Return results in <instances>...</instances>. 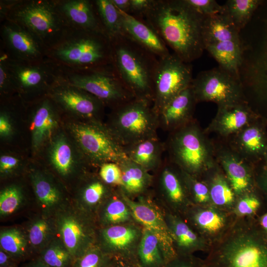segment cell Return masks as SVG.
Instances as JSON below:
<instances>
[{
    "mask_svg": "<svg viewBox=\"0 0 267 267\" xmlns=\"http://www.w3.org/2000/svg\"><path fill=\"white\" fill-rule=\"evenodd\" d=\"M204 17L184 0H152L140 19L151 27L184 62L200 57L204 46L202 27Z\"/></svg>",
    "mask_w": 267,
    "mask_h": 267,
    "instance_id": "cell-1",
    "label": "cell"
},
{
    "mask_svg": "<svg viewBox=\"0 0 267 267\" xmlns=\"http://www.w3.org/2000/svg\"><path fill=\"white\" fill-rule=\"evenodd\" d=\"M207 253L205 267H267V236L257 218L236 217Z\"/></svg>",
    "mask_w": 267,
    "mask_h": 267,
    "instance_id": "cell-2",
    "label": "cell"
},
{
    "mask_svg": "<svg viewBox=\"0 0 267 267\" xmlns=\"http://www.w3.org/2000/svg\"><path fill=\"white\" fill-rule=\"evenodd\" d=\"M46 57L61 70L82 72L113 68L110 37L102 31L69 28L46 49Z\"/></svg>",
    "mask_w": 267,
    "mask_h": 267,
    "instance_id": "cell-3",
    "label": "cell"
},
{
    "mask_svg": "<svg viewBox=\"0 0 267 267\" xmlns=\"http://www.w3.org/2000/svg\"><path fill=\"white\" fill-rule=\"evenodd\" d=\"M113 67L135 98L152 103L159 58L124 34L111 38Z\"/></svg>",
    "mask_w": 267,
    "mask_h": 267,
    "instance_id": "cell-4",
    "label": "cell"
},
{
    "mask_svg": "<svg viewBox=\"0 0 267 267\" xmlns=\"http://www.w3.org/2000/svg\"><path fill=\"white\" fill-rule=\"evenodd\" d=\"M0 21L7 19L36 36L46 48L69 28L55 0H1Z\"/></svg>",
    "mask_w": 267,
    "mask_h": 267,
    "instance_id": "cell-5",
    "label": "cell"
},
{
    "mask_svg": "<svg viewBox=\"0 0 267 267\" xmlns=\"http://www.w3.org/2000/svg\"><path fill=\"white\" fill-rule=\"evenodd\" d=\"M165 144L169 160L198 178L217 164L214 139L195 119L170 133Z\"/></svg>",
    "mask_w": 267,
    "mask_h": 267,
    "instance_id": "cell-6",
    "label": "cell"
},
{
    "mask_svg": "<svg viewBox=\"0 0 267 267\" xmlns=\"http://www.w3.org/2000/svg\"><path fill=\"white\" fill-rule=\"evenodd\" d=\"M257 33L239 70L246 100L267 121V15L259 19Z\"/></svg>",
    "mask_w": 267,
    "mask_h": 267,
    "instance_id": "cell-7",
    "label": "cell"
},
{
    "mask_svg": "<svg viewBox=\"0 0 267 267\" xmlns=\"http://www.w3.org/2000/svg\"><path fill=\"white\" fill-rule=\"evenodd\" d=\"M111 124L108 127L124 146L158 136V115L152 103L134 98L113 109Z\"/></svg>",
    "mask_w": 267,
    "mask_h": 267,
    "instance_id": "cell-8",
    "label": "cell"
},
{
    "mask_svg": "<svg viewBox=\"0 0 267 267\" xmlns=\"http://www.w3.org/2000/svg\"><path fill=\"white\" fill-rule=\"evenodd\" d=\"M62 71V78L71 85L93 95L113 109L135 98L115 71L104 70Z\"/></svg>",
    "mask_w": 267,
    "mask_h": 267,
    "instance_id": "cell-9",
    "label": "cell"
},
{
    "mask_svg": "<svg viewBox=\"0 0 267 267\" xmlns=\"http://www.w3.org/2000/svg\"><path fill=\"white\" fill-rule=\"evenodd\" d=\"M196 100L218 106L247 102L240 76L219 66L199 73L191 84Z\"/></svg>",
    "mask_w": 267,
    "mask_h": 267,
    "instance_id": "cell-10",
    "label": "cell"
},
{
    "mask_svg": "<svg viewBox=\"0 0 267 267\" xmlns=\"http://www.w3.org/2000/svg\"><path fill=\"white\" fill-rule=\"evenodd\" d=\"M72 131L82 151L92 162L119 164L128 158L124 147L109 128L94 119L74 124Z\"/></svg>",
    "mask_w": 267,
    "mask_h": 267,
    "instance_id": "cell-11",
    "label": "cell"
},
{
    "mask_svg": "<svg viewBox=\"0 0 267 267\" xmlns=\"http://www.w3.org/2000/svg\"><path fill=\"white\" fill-rule=\"evenodd\" d=\"M55 221L59 238L74 260L96 243L98 225L94 215L81 208L58 211Z\"/></svg>",
    "mask_w": 267,
    "mask_h": 267,
    "instance_id": "cell-12",
    "label": "cell"
},
{
    "mask_svg": "<svg viewBox=\"0 0 267 267\" xmlns=\"http://www.w3.org/2000/svg\"><path fill=\"white\" fill-rule=\"evenodd\" d=\"M193 79L191 64L175 53L159 59L152 101L153 110L158 117L171 100L191 85Z\"/></svg>",
    "mask_w": 267,
    "mask_h": 267,
    "instance_id": "cell-13",
    "label": "cell"
},
{
    "mask_svg": "<svg viewBox=\"0 0 267 267\" xmlns=\"http://www.w3.org/2000/svg\"><path fill=\"white\" fill-rule=\"evenodd\" d=\"M0 51L15 90L21 93L45 91L48 94L62 76L60 68L47 58L38 62L20 61L9 57L1 48Z\"/></svg>",
    "mask_w": 267,
    "mask_h": 267,
    "instance_id": "cell-14",
    "label": "cell"
},
{
    "mask_svg": "<svg viewBox=\"0 0 267 267\" xmlns=\"http://www.w3.org/2000/svg\"><path fill=\"white\" fill-rule=\"evenodd\" d=\"M152 194L160 206L182 216L191 203L181 170L168 159L153 173Z\"/></svg>",
    "mask_w": 267,
    "mask_h": 267,
    "instance_id": "cell-15",
    "label": "cell"
},
{
    "mask_svg": "<svg viewBox=\"0 0 267 267\" xmlns=\"http://www.w3.org/2000/svg\"><path fill=\"white\" fill-rule=\"evenodd\" d=\"M120 192L135 221L158 238L166 263L176 257L177 254L162 210L153 198L152 191L135 200L129 198Z\"/></svg>",
    "mask_w": 267,
    "mask_h": 267,
    "instance_id": "cell-16",
    "label": "cell"
},
{
    "mask_svg": "<svg viewBox=\"0 0 267 267\" xmlns=\"http://www.w3.org/2000/svg\"><path fill=\"white\" fill-rule=\"evenodd\" d=\"M143 231L135 221L98 227L95 244L113 258L138 265L137 253Z\"/></svg>",
    "mask_w": 267,
    "mask_h": 267,
    "instance_id": "cell-17",
    "label": "cell"
},
{
    "mask_svg": "<svg viewBox=\"0 0 267 267\" xmlns=\"http://www.w3.org/2000/svg\"><path fill=\"white\" fill-rule=\"evenodd\" d=\"M216 161L237 197L255 189L256 166L242 158L224 139H214Z\"/></svg>",
    "mask_w": 267,
    "mask_h": 267,
    "instance_id": "cell-18",
    "label": "cell"
},
{
    "mask_svg": "<svg viewBox=\"0 0 267 267\" xmlns=\"http://www.w3.org/2000/svg\"><path fill=\"white\" fill-rule=\"evenodd\" d=\"M0 21V48L9 57L27 62L47 59V48L36 36L12 21Z\"/></svg>",
    "mask_w": 267,
    "mask_h": 267,
    "instance_id": "cell-19",
    "label": "cell"
},
{
    "mask_svg": "<svg viewBox=\"0 0 267 267\" xmlns=\"http://www.w3.org/2000/svg\"><path fill=\"white\" fill-rule=\"evenodd\" d=\"M182 217L210 245L224 235L236 218L232 213L212 205L202 206L193 204Z\"/></svg>",
    "mask_w": 267,
    "mask_h": 267,
    "instance_id": "cell-20",
    "label": "cell"
},
{
    "mask_svg": "<svg viewBox=\"0 0 267 267\" xmlns=\"http://www.w3.org/2000/svg\"><path fill=\"white\" fill-rule=\"evenodd\" d=\"M47 95L65 110L89 120L94 119L104 105L97 98L71 85L62 77Z\"/></svg>",
    "mask_w": 267,
    "mask_h": 267,
    "instance_id": "cell-21",
    "label": "cell"
},
{
    "mask_svg": "<svg viewBox=\"0 0 267 267\" xmlns=\"http://www.w3.org/2000/svg\"><path fill=\"white\" fill-rule=\"evenodd\" d=\"M223 139L242 158L256 166L263 162L267 146V121L260 117Z\"/></svg>",
    "mask_w": 267,
    "mask_h": 267,
    "instance_id": "cell-22",
    "label": "cell"
},
{
    "mask_svg": "<svg viewBox=\"0 0 267 267\" xmlns=\"http://www.w3.org/2000/svg\"><path fill=\"white\" fill-rule=\"evenodd\" d=\"M260 117L247 102L218 106L216 116L204 131L226 139Z\"/></svg>",
    "mask_w": 267,
    "mask_h": 267,
    "instance_id": "cell-23",
    "label": "cell"
},
{
    "mask_svg": "<svg viewBox=\"0 0 267 267\" xmlns=\"http://www.w3.org/2000/svg\"><path fill=\"white\" fill-rule=\"evenodd\" d=\"M159 205L162 210L177 255H192L197 251H209L210 244L182 216Z\"/></svg>",
    "mask_w": 267,
    "mask_h": 267,
    "instance_id": "cell-24",
    "label": "cell"
},
{
    "mask_svg": "<svg viewBox=\"0 0 267 267\" xmlns=\"http://www.w3.org/2000/svg\"><path fill=\"white\" fill-rule=\"evenodd\" d=\"M197 103L190 85L162 109L158 115L159 128L170 133L192 121Z\"/></svg>",
    "mask_w": 267,
    "mask_h": 267,
    "instance_id": "cell-25",
    "label": "cell"
},
{
    "mask_svg": "<svg viewBox=\"0 0 267 267\" xmlns=\"http://www.w3.org/2000/svg\"><path fill=\"white\" fill-rule=\"evenodd\" d=\"M119 10L125 35L159 59L170 54L163 40L144 21L132 14Z\"/></svg>",
    "mask_w": 267,
    "mask_h": 267,
    "instance_id": "cell-26",
    "label": "cell"
},
{
    "mask_svg": "<svg viewBox=\"0 0 267 267\" xmlns=\"http://www.w3.org/2000/svg\"><path fill=\"white\" fill-rule=\"evenodd\" d=\"M55 1L69 28L105 32L93 0H55Z\"/></svg>",
    "mask_w": 267,
    "mask_h": 267,
    "instance_id": "cell-27",
    "label": "cell"
},
{
    "mask_svg": "<svg viewBox=\"0 0 267 267\" xmlns=\"http://www.w3.org/2000/svg\"><path fill=\"white\" fill-rule=\"evenodd\" d=\"M122 171V186L118 188L125 196L135 200L149 194L153 175L129 158L119 164Z\"/></svg>",
    "mask_w": 267,
    "mask_h": 267,
    "instance_id": "cell-28",
    "label": "cell"
},
{
    "mask_svg": "<svg viewBox=\"0 0 267 267\" xmlns=\"http://www.w3.org/2000/svg\"><path fill=\"white\" fill-rule=\"evenodd\" d=\"M201 179L208 187L211 205L232 213L237 197L218 163Z\"/></svg>",
    "mask_w": 267,
    "mask_h": 267,
    "instance_id": "cell-29",
    "label": "cell"
},
{
    "mask_svg": "<svg viewBox=\"0 0 267 267\" xmlns=\"http://www.w3.org/2000/svg\"><path fill=\"white\" fill-rule=\"evenodd\" d=\"M239 32L225 8L222 12L204 17L202 27L204 49L208 45L225 41L240 42Z\"/></svg>",
    "mask_w": 267,
    "mask_h": 267,
    "instance_id": "cell-30",
    "label": "cell"
},
{
    "mask_svg": "<svg viewBox=\"0 0 267 267\" xmlns=\"http://www.w3.org/2000/svg\"><path fill=\"white\" fill-rule=\"evenodd\" d=\"M124 148L129 159L150 173H154L161 166L166 150L165 142L158 136L125 146Z\"/></svg>",
    "mask_w": 267,
    "mask_h": 267,
    "instance_id": "cell-31",
    "label": "cell"
},
{
    "mask_svg": "<svg viewBox=\"0 0 267 267\" xmlns=\"http://www.w3.org/2000/svg\"><path fill=\"white\" fill-rule=\"evenodd\" d=\"M37 105L31 127L33 145L36 148L50 136L56 126L55 101L47 95Z\"/></svg>",
    "mask_w": 267,
    "mask_h": 267,
    "instance_id": "cell-32",
    "label": "cell"
},
{
    "mask_svg": "<svg viewBox=\"0 0 267 267\" xmlns=\"http://www.w3.org/2000/svg\"><path fill=\"white\" fill-rule=\"evenodd\" d=\"M98 227L134 222L131 211L117 188L95 215Z\"/></svg>",
    "mask_w": 267,
    "mask_h": 267,
    "instance_id": "cell-33",
    "label": "cell"
},
{
    "mask_svg": "<svg viewBox=\"0 0 267 267\" xmlns=\"http://www.w3.org/2000/svg\"><path fill=\"white\" fill-rule=\"evenodd\" d=\"M205 49L215 59L220 67L239 76V70L243 61L241 42L218 43L206 46Z\"/></svg>",
    "mask_w": 267,
    "mask_h": 267,
    "instance_id": "cell-34",
    "label": "cell"
},
{
    "mask_svg": "<svg viewBox=\"0 0 267 267\" xmlns=\"http://www.w3.org/2000/svg\"><path fill=\"white\" fill-rule=\"evenodd\" d=\"M117 188L105 183L99 176L91 179L83 189L80 207L95 216L100 206Z\"/></svg>",
    "mask_w": 267,
    "mask_h": 267,
    "instance_id": "cell-35",
    "label": "cell"
},
{
    "mask_svg": "<svg viewBox=\"0 0 267 267\" xmlns=\"http://www.w3.org/2000/svg\"><path fill=\"white\" fill-rule=\"evenodd\" d=\"M137 259L140 267H163L166 264L158 238L144 228L138 248Z\"/></svg>",
    "mask_w": 267,
    "mask_h": 267,
    "instance_id": "cell-36",
    "label": "cell"
},
{
    "mask_svg": "<svg viewBox=\"0 0 267 267\" xmlns=\"http://www.w3.org/2000/svg\"><path fill=\"white\" fill-rule=\"evenodd\" d=\"M32 180L35 195L42 208L48 213L58 209L61 197L57 188L46 178L39 174L34 175Z\"/></svg>",
    "mask_w": 267,
    "mask_h": 267,
    "instance_id": "cell-37",
    "label": "cell"
},
{
    "mask_svg": "<svg viewBox=\"0 0 267 267\" xmlns=\"http://www.w3.org/2000/svg\"><path fill=\"white\" fill-rule=\"evenodd\" d=\"M93 2L103 28L110 38L123 34L119 10L112 0H94Z\"/></svg>",
    "mask_w": 267,
    "mask_h": 267,
    "instance_id": "cell-38",
    "label": "cell"
},
{
    "mask_svg": "<svg viewBox=\"0 0 267 267\" xmlns=\"http://www.w3.org/2000/svg\"><path fill=\"white\" fill-rule=\"evenodd\" d=\"M267 210V204L257 187L237 197L232 213L236 218H257Z\"/></svg>",
    "mask_w": 267,
    "mask_h": 267,
    "instance_id": "cell-39",
    "label": "cell"
},
{
    "mask_svg": "<svg viewBox=\"0 0 267 267\" xmlns=\"http://www.w3.org/2000/svg\"><path fill=\"white\" fill-rule=\"evenodd\" d=\"M262 1L228 0L224 6L226 12L240 31L250 20Z\"/></svg>",
    "mask_w": 267,
    "mask_h": 267,
    "instance_id": "cell-40",
    "label": "cell"
},
{
    "mask_svg": "<svg viewBox=\"0 0 267 267\" xmlns=\"http://www.w3.org/2000/svg\"><path fill=\"white\" fill-rule=\"evenodd\" d=\"M40 260L48 267H72L74 261L59 238H53L42 250Z\"/></svg>",
    "mask_w": 267,
    "mask_h": 267,
    "instance_id": "cell-41",
    "label": "cell"
},
{
    "mask_svg": "<svg viewBox=\"0 0 267 267\" xmlns=\"http://www.w3.org/2000/svg\"><path fill=\"white\" fill-rule=\"evenodd\" d=\"M56 230L55 221L45 218L35 220L28 230V243L35 249L42 250L53 238Z\"/></svg>",
    "mask_w": 267,
    "mask_h": 267,
    "instance_id": "cell-42",
    "label": "cell"
},
{
    "mask_svg": "<svg viewBox=\"0 0 267 267\" xmlns=\"http://www.w3.org/2000/svg\"><path fill=\"white\" fill-rule=\"evenodd\" d=\"M28 243L27 237L18 228H10L0 232L1 249L12 256L21 257L24 256Z\"/></svg>",
    "mask_w": 267,
    "mask_h": 267,
    "instance_id": "cell-43",
    "label": "cell"
},
{
    "mask_svg": "<svg viewBox=\"0 0 267 267\" xmlns=\"http://www.w3.org/2000/svg\"><path fill=\"white\" fill-rule=\"evenodd\" d=\"M52 164L57 171L63 175L71 171L73 158L69 144L64 137H60L54 142L50 153Z\"/></svg>",
    "mask_w": 267,
    "mask_h": 267,
    "instance_id": "cell-44",
    "label": "cell"
},
{
    "mask_svg": "<svg viewBox=\"0 0 267 267\" xmlns=\"http://www.w3.org/2000/svg\"><path fill=\"white\" fill-rule=\"evenodd\" d=\"M181 173L191 203L202 206L211 205L209 190L207 184L201 179L190 175L182 170Z\"/></svg>",
    "mask_w": 267,
    "mask_h": 267,
    "instance_id": "cell-45",
    "label": "cell"
},
{
    "mask_svg": "<svg viewBox=\"0 0 267 267\" xmlns=\"http://www.w3.org/2000/svg\"><path fill=\"white\" fill-rule=\"evenodd\" d=\"M114 258L96 244L74 260L72 267H112Z\"/></svg>",
    "mask_w": 267,
    "mask_h": 267,
    "instance_id": "cell-46",
    "label": "cell"
},
{
    "mask_svg": "<svg viewBox=\"0 0 267 267\" xmlns=\"http://www.w3.org/2000/svg\"><path fill=\"white\" fill-rule=\"evenodd\" d=\"M22 194L18 187L10 186L3 189L0 194V214L7 216L13 213L20 206Z\"/></svg>",
    "mask_w": 267,
    "mask_h": 267,
    "instance_id": "cell-47",
    "label": "cell"
},
{
    "mask_svg": "<svg viewBox=\"0 0 267 267\" xmlns=\"http://www.w3.org/2000/svg\"><path fill=\"white\" fill-rule=\"evenodd\" d=\"M122 171L119 165L106 162L100 166L99 176L106 184L116 188L122 186Z\"/></svg>",
    "mask_w": 267,
    "mask_h": 267,
    "instance_id": "cell-48",
    "label": "cell"
},
{
    "mask_svg": "<svg viewBox=\"0 0 267 267\" xmlns=\"http://www.w3.org/2000/svg\"><path fill=\"white\" fill-rule=\"evenodd\" d=\"M185 2L199 14L208 16L223 12L224 5L215 0H184Z\"/></svg>",
    "mask_w": 267,
    "mask_h": 267,
    "instance_id": "cell-49",
    "label": "cell"
},
{
    "mask_svg": "<svg viewBox=\"0 0 267 267\" xmlns=\"http://www.w3.org/2000/svg\"><path fill=\"white\" fill-rule=\"evenodd\" d=\"M163 267H205L203 260L192 255H177Z\"/></svg>",
    "mask_w": 267,
    "mask_h": 267,
    "instance_id": "cell-50",
    "label": "cell"
},
{
    "mask_svg": "<svg viewBox=\"0 0 267 267\" xmlns=\"http://www.w3.org/2000/svg\"><path fill=\"white\" fill-rule=\"evenodd\" d=\"M255 179L257 187L267 204V167L263 162L256 166Z\"/></svg>",
    "mask_w": 267,
    "mask_h": 267,
    "instance_id": "cell-51",
    "label": "cell"
},
{
    "mask_svg": "<svg viewBox=\"0 0 267 267\" xmlns=\"http://www.w3.org/2000/svg\"><path fill=\"white\" fill-rule=\"evenodd\" d=\"M0 89L1 92L15 89L4 58L0 55Z\"/></svg>",
    "mask_w": 267,
    "mask_h": 267,
    "instance_id": "cell-52",
    "label": "cell"
},
{
    "mask_svg": "<svg viewBox=\"0 0 267 267\" xmlns=\"http://www.w3.org/2000/svg\"><path fill=\"white\" fill-rule=\"evenodd\" d=\"M152 0H130V14L141 19L150 7Z\"/></svg>",
    "mask_w": 267,
    "mask_h": 267,
    "instance_id": "cell-53",
    "label": "cell"
},
{
    "mask_svg": "<svg viewBox=\"0 0 267 267\" xmlns=\"http://www.w3.org/2000/svg\"><path fill=\"white\" fill-rule=\"evenodd\" d=\"M19 160L14 157L3 155L0 158V170L2 173L8 172L15 168L18 164Z\"/></svg>",
    "mask_w": 267,
    "mask_h": 267,
    "instance_id": "cell-54",
    "label": "cell"
},
{
    "mask_svg": "<svg viewBox=\"0 0 267 267\" xmlns=\"http://www.w3.org/2000/svg\"><path fill=\"white\" fill-rule=\"evenodd\" d=\"M11 126L7 116L5 114H1L0 117V134L3 136L8 135L11 133Z\"/></svg>",
    "mask_w": 267,
    "mask_h": 267,
    "instance_id": "cell-55",
    "label": "cell"
},
{
    "mask_svg": "<svg viewBox=\"0 0 267 267\" xmlns=\"http://www.w3.org/2000/svg\"><path fill=\"white\" fill-rule=\"evenodd\" d=\"M115 6L123 12L130 13V0H111Z\"/></svg>",
    "mask_w": 267,
    "mask_h": 267,
    "instance_id": "cell-56",
    "label": "cell"
},
{
    "mask_svg": "<svg viewBox=\"0 0 267 267\" xmlns=\"http://www.w3.org/2000/svg\"><path fill=\"white\" fill-rule=\"evenodd\" d=\"M257 220L260 227L267 236V210L257 217Z\"/></svg>",
    "mask_w": 267,
    "mask_h": 267,
    "instance_id": "cell-57",
    "label": "cell"
},
{
    "mask_svg": "<svg viewBox=\"0 0 267 267\" xmlns=\"http://www.w3.org/2000/svg\"><path fill=\"white\" fill-rule=\"evenodd\" d=\"M112 267H140L138 265L114 258Z\"/></svg>",
    "mask_w": 267,
    "mask_h": 267,
    "instance_id": "cell-58",
    "label": "cell"
},
{
    "mask_svg": "<svg viewBox=\"0 0 267 267\" xmlns=\"http://www.w3.org/2000/svg\"><path fill=\"white\" fill-rule=\"evenodd\" d=\"M10 255L0 248V267H9L8 265L9 263Z\"/></svg>",
    "mask_w": 267,
    "mask_h": 267,
    "instance_id": "cell-59",
    "label": "cell"
},
{
    "mask_svg": "<svg viewBox=\"0 0 267 267\" xmlns=\"http://www.w3.org/2000/svg\"><path fill=\"white\" fill-rule=\"evenodd\" d=\"M25 267H48L45 264H44L41 260L35 261L29 265H27Z\"/></svg>",
    "mask_w": 267,
    "mask_h": 267,
    "instance_id": "cell-60",
    "label": "cell"
},
{
    "mask_svg": "<svg viewBox=\"0 0 267 267\" xmlns=\"http://www.w3.org/2000/svg\"><path fill=\"white\" fill-rule=\"evenodd\" d=\"M263 163L267 167V146L264 155Z\"/></svg>",
    "mask_w": 267,
    "mask_h": 267,
    "instance_id": "cell-61",
    "label": "cell"
},
{
    "mask_svg": "<svg viewBox=\"0 0 267 267\" xmlns=\"http://www.w3.org/2000/svg\"><path fill=\"white\" fill-rule=\"evenodd\" d=\"M14 267L13 266H9V267Z\"/></svg>",
    "mask_w": 267,
    "mask_h": 267,
    "instance_id": "cell-62",
    "label": "cell"
}]
</instances>
